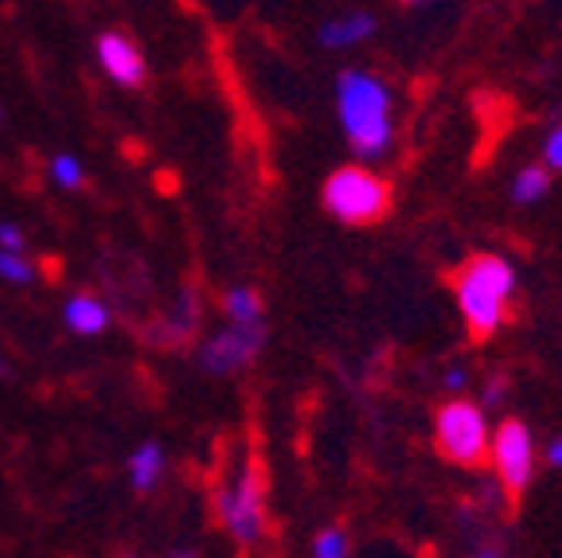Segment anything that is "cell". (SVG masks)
Wrapping results in <instances>:
<instances>
[{
  "label": "cell",
  "instance_id": "e0dca14e",
  "mask_svg": "<svg viewBox=\"0 0 562 558\" xmlns=\"http://www.w3.org/2000/svg\"><path fill=\"white\" fill-rule=\"evenodd\" d=\"M348 550H351V543L340 527H325V532H316V539H313L316 558H344Z\"/></svg>",
  "mask_w": 562,
  "mask_h": 558
},
{
  "label": "cell",
  "instance_id": "7402d4cb",
  "mask_svg": "<svg viewBox=\"0 0 562 558\" xmlns=\"http://www.w3.org/2000/svg\"><path fill=\"white\" fill-rule=\"evenodd\" d=\"M403 4H430V0H403Z\"/></svg>",
  "mask_w": 562,
  "mask_h": 558
},
{
  "label": "cell",
  "instance_id": "7c38bea8",
  "mask_svg": "<svg viewBox=\"0 0 562 558\" xmlns=\"http://www.w3.org/2000/svg\"><path fill=\"white\" fill-rule=\"evenodd\" d=\"M195 328H200V297L180 293L176 297L172 313H168L165 324H160V341L165 344H188Z\"/></svg>",
  "mask_w": 562,
  "mask_h": 558
},
{
  "label": "cell",
  "instance_id": "9c48e42d",
  "mask_svg": "<svg viewBox=\"0 0 562 558\" xmlns=\"http://www.w3.org/2000/svg\"><path fill=\"white\" fill-rule=\"evenodd\" d=\"M371 35H375V16H371V12H344V16L328 20V24L316 32V40H321V47H328V52H344V47L368 44Z\"/></svg>",
  "mask_w": 562,
  "mask_h": 558
},
{
  "label": "cell",
  "instance_id": "ffe728a7",
  "mask_svg": "<svg viewBox=\"0 0 562 558\" xmlns=\"http://www.w3.org/2000/svg\"><path fill=\"white\" fill-rule=\"evenodd\" d=\"M465 383H469V371H465V367H449V371H446V387H449V391H461Z\"/></svg>",
  "mask_w": 562,
  "mask_h": 558
},
{
  "label": "cell",
  "instance_id": "52a82bcc",
  "mask_svg": "<svg viewBox=\"0 0 562 558\" xmlns=\"http://www.w3.org/2000/svg\"><path fill=\"white\" fill-rule=\"evenodd\" d=\"M488 461H492V469H496V477H501L504 492H508L512 500H519L527 484H531V472H536V442H531V429L519 418H504L488 437Z\"/></svg>",
  "mask_w": 562,
  "mask_h": 558
},
{
  "label": "cell",
  "instance_id": "2e32d148",
  "mask_svg": "<svg viewBox=\"0 0 562 558\" xmlns=\"http://www.w3.org/2000/svg\"><path fill=\"white\" fill-rule=\"evenodd\" d=\"M52 180L59 183V188H67V192H75V188H82L87 183V172H82V160L70 157V153H59V157H52Z\"/></svg>",
  "mask_w": 562,
  "mask_h": 558
},
{
  "label": "cell",
  "instance_id": "5b68a950",
  "mask_svg": "<svg viewBox=\"0 0 562 558\" xmlns=\"http://www.w3.org/2000/svg\"><path fill=\"white\" fill-rule=\"evenodd\" d=\"M488 411L473 399H449L434 418V445L446 461L461 469H481L488 461Z\"/></svg>",
  "mask_w": 562,
  "mask_h": 558
},
{
  "label": "cell",
  "instance_id": "d6986e66",
  "mask_svg": "<svg viewBox=\"0 0 562 558\" xmlns=\"http://www.w3.org/2000/svg\"><path fill=\"white\" fill-rule=\"evenodd\" d=\"M24 231L16 223H0V250H24Z\"/></svg>",
  "mask_w": 562,
  "mask_h": 558
},
{
  "label": "cell",
  "instance_id": "4fadbf2b",
  "mask_svg": "<svg viewBox=\"0 0 562 558\" xmlns=\"http://www.w3.org/2000/svg\"><path fill=\"white\" fill-rule=\"evenodd\" d=\"M223 316L235 324H266L262 293L250 286H231L227 293H223Z\"/></svg>",
  "mask_w": 562,
  "mask_h": 558
},
{
  "label": "cell",
  "instance_id": "5bb4252c",
  "mask_svg": "<svg viewBox=\"0 0 562 558\" xmlns=\"http://www.w3.org/2000/svg\"><path fill=\"white\" fill-rule=\"evenodd\" d=\"M547 188H551V168L547 165H527L512 176V200H516L519 208L539 203L547 196Z\"/></svg>",
  "mask_w": 562,
  "mask_h": 558
},
{
  "label": "cell",
  "instance_id": "9a60e30c",
  "mask_svg": "<svg viewBox=\"0 0 562 558\" xmlns=\"http://www.w3.org/2000/svg\"><path fill=\"white\" fill-rule=\"evenodd\" d=\"M0 278L12 281V286H32L35 281L32 258H24V250H0Z\"/></svg>",
  "mask_w": 562,
  "mask_h": 558
},
{
  "label": "cell",
  "instance_id": "603a6c76",
  "mask_svg": "<svg viewBox=\"0 0 562 558\" xmlns=\"http://www.w3.org/2000/svg\"><path fill=\"white\" fill-rule=\"evenodd\" d=\"M0 122H4V114H0Z\"/></svg>",
  "mask_w": 562,
  "mask_h": 558
},
{
  "label": "cell",
  "instance_id": "30bf717a",
  "mask_svg": "<svg viewBox=\"0 0 562 558\" xmlns=\"http://www.w3.org/2000/svg\"><path fill=\"white\" fill-rule=\"evenodd\" d=\"M63 324H67L75 336H102V332L110 328V309H105V301H98V297L75 293L67 305H63Z\"/></svg>",
  "mask_w": 562,
  "mask_h": 558
},
{
  "label": "cell",
  "instance_id": "8992f818",
  "mask_svg": "<svg viewBox=\"0 0 562 558\" xmlns=\"http://www.w3.org/2000/svg\"><path fill=\"white\" fill-rule=\"evenodd\" d=\"M266 348V324H235L227 321L223 328H215L207 341L195 348V364L207 371V376H238L255 364L258 351Z\"/></svg>",
  "mask_w": 562,
  "mask_h": 558
},
{
  "label": "cell",
  "instance_id": "3957f363",
  "mask_svg": "<svg viewBox=\"0 0 562 558\" xmlns=\"http://www.w3.org/2000/svg\"><path fill=\"white\" fill-rule=\"evenodd\" d=\"M215 520L238 547H258L266 539V477L258 457L243 454L223 472L215 484Z\"/></svg>",
  "mask_w": 562,
  "mask_h": 558
},
{
  "label": "cell",
  "instance_id": "44dd1931",
  "mask_svg": "<svg viewBox=\"0 0 562 558\" xmlns=\"http://www.w3.org/2000/svg\"><path fill=\"white\" fill-rule=\"evenodd\" d=\"M547 457H551V465H559V469H562V437L551 445V454H547Z\"/></svg>",
  "mask_w": 562,
  "mask_h": 558
},
{
  "label": "cell",
  "instance_id": "277c9868",
  "mask_svg": "<svg viewBox=\"0 0 562 558\" xmlns=\"http://www.w3.org/2000/svg\"><path fill=\"white\" fill-rule=\"evenodd\" d=\"M321 203L344 227H371L391 211V183L363 165H344L325 180Z\"/></svg>",
  "mask_w": 562,
  "mask_h": 558
},
{
  "label": "cell",
  "instance_id": "8fae6325",
  "mask_svg": "<svg viewBox=\"0 0 562 558\" xmlns=\"http://www.w3.org/2000/svg\"><path fill=\"white\" fill-rule=\"evenodd\" d=\"M165 465H168V457H165V449H160V442H145V445H137L130 454V484H133V492H153L160 484V477H165Z\"/></svg>",
  "mask_w": 562,
  "mask_h": 558
},
{
  "label": "cell",
  "instance_id": "ba28073f",
  "mask_svg": "<svg viewBox=\"0 0 562 558\" xmlns=\"http://www.w3.org/2000/svg\"><path fill=\"white\" fill-rule=\"evenodd\" d=\"M94 55H98V67L105 70V79L117 82V87L137 90L149 79V63H145V55H140V47L133 44L130 35L102 32L94 44Z\"/></svg>",
  "mask_w": 562,
  "mask_h": 558
},
{
  "label": "cell",
  "instance_id": "6da1fadb",
  "mask_svg": "<svg viewBox=\"0 0 562 558\" xmlns=\"http://www.w3.org/2000/svg\"><path fill=\"white\" fill-rule=\"evenodd\" d=\"M336 114H340L344 137L360 160L383 157L395 141V98L383 79L368 70H340L336 79Z\"/></svg>",
  "mask_w": 562,
  "mask_h": 558
},
{
  "label": "cell",
  "instance_id": "ac0fdd59",
  "mask_svg": "<svg viewBox=\"0 0 562 558\" xmlns=\"http://www.w3.org/2000/svg\"><path fill=\"white\" fill-rule=\"evenodd\" d=\"M543 165L551 168V172H562V122L554 125L551 133H547V141H543Z\"/></svg>",
  "mask_w": 562,
  "mask_h": 558
},
{
  "label": "cell",
  "instance_id": "7a4b0ae2",
  "mask_svg": "<svg viewBox=\"0 0 562 558\" xmlns=\"http://www.w3.org/2000/svg\"><path fill=\"white\" fill-rule=\"evenodd\" d=\"M457 309L465 316L473 341H488L508 321V305L516 297V270L501 254H476L461 270H453Z\"/></svg>",
  "mask_w": 562,
  "mask_h": 558
}]
</instances>
